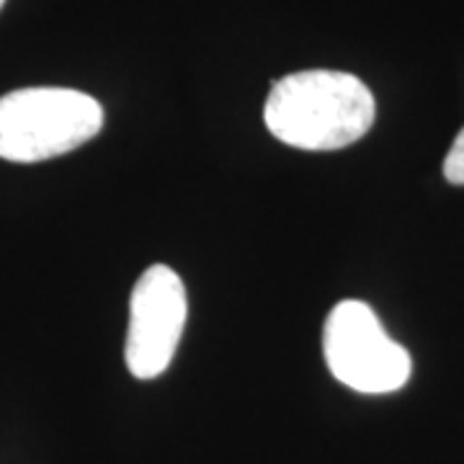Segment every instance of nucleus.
Segmentation results:
<instances>
[{"label": "nucleus", "mask_w": 464, "mask_h": 464, "mask_svg": "<svg viewBox=\"0 0 464 464\" xmlns=\"http://www.w3.org/2000/svg\"><path fill=\"white\" fill-rule=\"evenodd\" d=\"M369 85L341 70H299L271 85L264 106L268 132L289 148L331 152L359 142L374 124Z\"/></svg>", "instance_id": "nucleus-1"}, {"label": "nucleus", "mask_w": 464, "mask_h": 464, "mask_svg": "<svg viewBox=\"0 0 464 464\" xmlns=\"http://www.w3.org/2000/svg\"><path fill=\"white\" fill-rule=\"evenodd\" d=\"M101 127V103L75 88L34 85L0 96V158L11 163L67 155L93 140Z\"/></svg>", "instance_id": "nucleus-2"}, {"label": "nucleus", "mask_w": 464, "mask_h": 464, "mask_svg": "<svg viewBox=\"0 0 464 464\" xmlns=\"http://www.w3.org/2000/svg\"><path fill=\"white\" fill-rule=\"evenodd\" d=\"M323 356L331 374L364 395H387L413 374L408 348L390 338L377 313L359 299H343L325 317Z\"/></svg>", "instance_id": "nucleus-3"}, {"label": "nucleus", "mask_w": 464, "mask_h": 464, "mask_svg": "<svg viewBox=\"0 0 464 464\" xmlns=\"http://www.w3.org/2000/svg\"><path fill=\"white\" fill-rule=\"evenodd\" d=\"M188 317L183 279L166 264H152L132 286L124 362L137 380H155L166 372Z\"/></svg>", "instance_id": "nucleus-4"}, {"label": "nucleus", "mask_w": 464, "mask_h": 464, "mask_svg": "<svg viewBox=\"0 0 464 464\" xmlns=\"http://www.w3.org/2000/svg\"><path fill=\"white\" fill-rule=\"evenodd\" d=\"M444 176L454 186H464V127L457 134V140L451 142L447 158H444Z\"/></svg>", "instance_id": "nucleus-5"}, {"label": "nucleus", "mask_w": 464, "mask_h": 464, "mask_svg": "<svg viewBox=\"0 0 464 464\" xmlns=\"http://www.w3.org/2000/svg\"><path fill=\"white\" fill-rule=\"evenodd\" d=\"M3 5H5V0H0V8H3Z\"/></svg>", "instance_id": "nucleus-6"}]
</instances>
